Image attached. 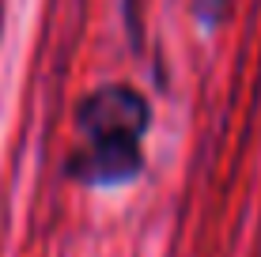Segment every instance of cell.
<instances>
[{"label": "cell", "instance_id": "6da1fadb", "mask_svg": "<svg viewBox=\"0 0 261 257\" xmlns=\"http://www.w3.org/2000/svg\"><path fill=\"white\" fill-rule=\"evenodd\" d=\"M151 110L129 83H106L84 95L76 106V129L84 148L68 155L65 174L80 185H121L144 170V132Z\"/></svg>", "mask_w": 261, "mask_h": 257}, {"label": "cell", "instance_id": "7a4b0ae2", "mask_svg": "<svg viewBox=\"0 0 261 257\" xmlns=\"http://www.w3.org/2000/svg\"><path fill=\"white\" fill-rule=\"evenodd\" d=\"M227 4L231 0H193V15L204 19V23H220L223 12H227Z\"/></svg>", "mask_w": 261, "mask_h": 257}]
</instances>
